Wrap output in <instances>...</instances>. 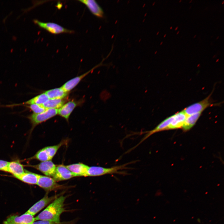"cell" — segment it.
Returning a JSON list of instances; mask_svg holds the SVG:
<instances>
[{
	"label": "cell",
	"mask_w": 224,
	"mask_h": 224,
	"mask_svg": "<svg viewBox=\"0 0 224 224\" xmlns=\"http://www.w3.org/2000/svg\"><path fill=\"white\" fill-rule=\"evenodd\" d=\"M39 175L28 171H25L20 175L15 178L25 183L31 184H37Z\"/></svg>",
	"instance_id": "obj_17"
},
{
	"label": "cell",
	"mask_w": 224,
	"mask_h": 224,
	"mask_svg": "<svg viewBox=\"0 0 224 224\" xmlns=\"http://www.w3.org/2000/svg\"><path fill=\"white\" fill-rule=\"evenodd\" d=\"M67 196L61 195L55 199L35 217V220H47L60 223V216L65 211L64 202Z\"/></svg>",
	"instance_id": "obj_1"
},
{
	"label": "cell",
	"mask_w": 224,
	"mask_h": 224,
	"mask_svg": "<svg viewBox=\"0 0 224 224\" xmlns=\"http://www.w3.org/2000/svg\"><path fill=\"white\" fill-rule=\"evenodd\" d=\"M76 175L70 171L66 166L63 165L56 166L55 173L52 177L56 182L66 180Z\"/></svg>",
	"instance_id": "obj_10"
},
{
	"label": "cell",
	"mask_w": 224,
	"mask_h": 224,
	"mask_svg": "<svg viewBox=\"0 0 224 224\" xmlns=\"http://www.w3.org/2000/svg\"><path fill=\"white\" fill-rule=\"evenodd\" d=\"M9 162L0 160V170L8 172Z\"/></svg>",
	"instance_id": "obj_26"
},
{
	"label": "cell",
	"mask_w": 224,
	"mask_h": 224,
	"mask_svg": "<svg viewBox=\"0 0 224 224\" xmlns=\"http://www.w3.org/2000/svg\"><path fill=\"white\" fill-rule=\"evenodd\" d=\"M49 98L45 93L39 95L25 103L27 104H37L42 105L48 100Z\"/></svg>",
	"instance_id": "obj_23"
},
{
	"label": "cell",
	"mask_w": 224,
	"mask_h": 224,
	"mask_svg": "<svg viewBox=\"0 0 224 224\" xmlns=\"http://www.w3.org/2000/svg\"><path fill=\"white\" fill-rule=\"evenodd\" d=\"M35 221L33 216L25 213L19 216H10L3 222V224H32Z\"/></svg>",
	"instance_id": "obj_9"
},
{
	"label": "cell",
	"mask_w": 224,
	"mask_h": 224,
	"mask_svg": "<svg viewBox=\"0 0 224 224\" xmlns=\"http://www.w3.org/2000/svg\"><path fill=\"white\" fill-rule=\"evenodd\" d=\"M66 167L76 177L87 176L88 166L82 163H79L66 166Z\"/></svg>",
	"instance_id": "obj_14"
},
{
	"label": "cell",
	"mask_w": 224,
	"mask_h": 224,
	"mask_svg": "<svg viewBox=\"0 0 224 224\" xmlns=\"http://www.w3.org/2000/svg\"><path fill=\"white\" fill-rule=\"evenodd\" d=\"M211 94H210L203 100L192 104L184 108L183 111L186 116L202 113L207 108L213 105L211 100Z\"/></svg>",
	"instance_id": "obj_4"
},
{
	"label": "cell",
	"mask_w": 224,
	"mask_h": 224,
	"mask_svg": "<svg viewBox=\"0 0 224 224\" xmlns=\"http://www.w3.org/2000/svg\"><path fill=\"white\" fill-rule=\"evenodd\" d=\"M31 167L39 170L46 176L53 177L56 168V165L51 161L41 162L39 164L31 165Z\"/></svg>",
	"instance_id": "obj_12"
},
{
	"label": "cell",
	"mask_w": 224,
	"mask_h": 224,
	"mask_svg": "<svg viewBox=\"0 0 224 224\" xmlns=\"http://www.w3.org/2000/svg\"><path fill=\"white\" fill-rule=\"evenodd\" d=\"M58 109H48L44 112L39 113H33L30 117L34 127L36 125L53 117L58 114Z\"/></svg>",
	"instance_id": "obj_6"
},
{
	"label": "cell",
	"mask_w": 224,
	"mask_h": 224,
	"mask_svg": "<svg viewBox=\"0 0 224 224\" xmlns=\"http://www.w3.org/2000/svg\"><path fill=\"white\" fill-rule=\"evenodd\" d=\"M32 224H63L62 222L57 223L54 222L47 220H37V221H35Z\"/></svg>",
	"instance_id": "obj_27"
},
{
	"label": "cell",
	"mask_w": 224,
	"mask_h": 224,
	"mask_svg": "<svg viewBox=\"0 0 224 224\" xmlns=\"http://www.w3.org/2000/svg\"><path fill=\"white\" fill-rule=\"evenodd\" d=\"M196 35H195L194 36V38H195L196 37Z\"/></svg>",
	"instance_id": "obj_32"
},
{
	"label": "cell",
	"mask_w": 224,
	"mask_h": 224,
	"mask_svg": "<svg viewBox=\"0 0 224 224\" xmlns=\"http://www.w3.org/2000/svg\"><path fill=\"white\" fill-rule=\"evenodd\" d=\"M173 120L169 126L168 130L182 128L186 117L183 110L174 114Z\"/></svg>",
	"instance_id": "obj_16"
},
{
	"label": "cell",
	"mask_w": 224,
	"mask_h": 224,
	"mask_svg": "<svg viewBox=\"0 0 224 224\" xmlns=\"http://www.w3.org/2000/svg\"><path fill=\"white\" fill-rule=\"evenodd\" d=\"M78 1L84 4L94 15L99 18H102L104 15L103 9L94 0H81Z\"/></svg>",
	"instance_id": "obj_13"
},
{
	"label": "cell",
	"mask_w": 224,
	"mask_h": 224,
	"mask_svg": "<svg viewBox=\"0 0 224 224\" xmlns=\"http://www.w3.org/2000/svg\"><path fill=\"white\" fill-rule=\"evenodd\" d=\"M105 59V58L103 59V60L100 63L86 72H85L81 75L73 78L68 81L61 87L66 92H69L73 89L85 77L92 72L96 68L102 65H103V62Z\"/></svg>",
	"instance_id": "obj_11"
},
{
	"label": "cell",
	"mask_w": 224,
	"mask_h": 224,
	"mask_svg": "<svg viewBox=\"0 0 224 224\" xmlns=\"http://www.w3.org/2000/svg\"><path fill=\"white\" fill-rule=\"evenodd\" d=\"M216 55H214L213 57V58H214L215 56Z\"/></svg>",
	"instance_id": "obj_40"
},
{
	"label": "cell",
	"mask_w": 224,
	"mask_h": 224,
	"mask_svg": "<svg viewBox=\"0 0 224 224\" xmlns=\"http://www.w3.org/2000/svg\"><path fill=\"white\" fill-rule=\"evenodd\" d=\"M31 159H36L41 162L51 161L44 147L38 151Z\"/></svg>",
	"instance_id": "obj_24"
},
{
	"label": "cell",
	"mask_w": 224,
	"mask_h": 224,
	"mask_svg": "<svg viewBox=\"0 0 224 224\" xmlns=\"http://www.w3.org/2000/svg\"><path fill=\"white\" fill-rule=\"evenodd\" d=\"M166 36V34H165V35H164V37H165Z\"/></svg>",
	"instance_id": "obj_34"
},
{
	"label": "cell",
	"mask_w": 224,
	"mask_h": 224,
	"mask_svg": "<svg viewBox=\"0 0 224 224\" xmlns=\"http://www.w3.org/2000/svg\"><path fill=\"white\" fill-rule=\"evenodd\" d=\"M29 107L35 114H39L43 113L47 109L42 105L35 104L30 105Z\"/></svg>",
	"instance_id": "obj_25"
},
{
	"label": "cell",
	"mask_w": 224,
	"mask_h": 224,
	"mask_svg": "<svg viewBox=\"0 0 224 224\" xmlns=\"http://www.w3.org/2000/svg\"><path fill=\"white\" fill-rule=\"evenodd\" d=\"M77 105V102L75 101H69L58 109V114L68 121L71 113Z\"/></svg>",
	"instance_id": "obj_15"
},
{
	"label": "cell",
	"mask_w": 224,
	"mask_h": 224,
	"mask_svg": "<svg viewBox=\"0 0 224 224\" xmlns=\"http://www.w3.org/2000/svg\"><path fill=\"white\" fill-rule=\"evenodd\" d=\"M178 26H177V27L175 28V30H176L178 29Z\"/></svg>",
	"instance_id": "obj_28"
},
{
	"label": "cell",
	"mask_w": 224,
	"mask_h": 224,
	"mask_svg": "<svg viewBox=\"0 0 224 224\" xmlns=\"http://www.w3.org/2000/svg\"><path fill=\"white\" fill-rule=\"evenodd\" d=\"M174 117L173 114L166 118L152 130L141 132V133H145V135L139 143L133 148H135L137 147L153 134L161 131L167 130L169 126L173 120Z\"/></svg>",
	"instance_id": "obj_8"
},
{
	"label": "cell",
	"mask_w": 224,
	"mask_h": 224,
	"mask_svg": "<svg viewBox=\"0 0 224 224\" xmlns=\"http://www.w3.org/2000/svg\"><path fill=\"white\" fill-rule=\"evenodd\" d=\"M60 195V194H58L49 197L47 193L44 197L33 205L26 213L34 216Z\"/></svg>",
	"instance_id": "obj_7"
},
{
	"label": "cell",
	"mask_w": 224,
	"mask_h": 224,
	"mask_svg": "<svg viewBox=\"0 0 224 224\" xmlns=\"http://www.w3.org/2000/svg\"><path fill=\"white\" fill-rule=\"evenodd\" d=\"M49 99H63L68 95L61 87L50 89L45 92Z\"/></svg>",
	"instance_id": "obj_19"
},
{
	"label": "cell",
	"mask_w": 224,
	"mask_h": 224,
	"mask_svg": "<svg viewBox=\"0 0 224 224\" xmlns=\"http://www.w3.org/2000/svg\"><path fill=\"white\" fill-rule=\"evenodd\" d=\"M192 1V0H190V1L189 2V3H190Z\"/></svg>",
	"instance_id": "obj_36"
},
{
	"label": "cell",
	"mask_w": 224,
	"mask_h": 224,
	"mask_svg": "<svg viewBox=\"0 0 224 224\" xmlns=\"http://www.w3.org/2000/svg\"><path fill=\"white\" fill-rule=\"evenodd\" d=\"M130 163L129 162L122 165L107 168L98 166H89L87 176H98L114 174L125 175V172L122 170L127 169V165Z\"/></svg>",
	"instance_id": "obj_2"
},
{
	"label": "cell",
	"mask_w": 224,
	"mask_h": 224,
	"mask_svg": "<svg viewBox=\"0 0 224 224\" xmlns=\"http://www.w3.org/2000/svg\"><path fill=\"white\" fill-rule=\"evenodd\" d=\"M181 1H182L181 0H180L179 1V2H180Z\"/></svg>",
	"instance_id": "obj_39"
},
{
	"label": "cell",
	"mask_w": 224,
	"mask_h": 224,
	"mask_svg": "<svg viewBox=\"0 0 224 224\" xmlns=\"http://www.w3.org/2000/svg\"><path fill=\"white\" fill-rule=\"evenodd\" d=\"M162 42H161V44L162 43Z\"/></svg>",
	"instance_id": "obj_41"
},
{
	"label": "cell",
	"mask_w": 224,
	"mask_h": 224,
	"mask_svg": "<svg viewBox=\"0 0 224 224\" xmlns=\"http://www.w3.org/2000/svg\"><path fill=\"white\" fill-rule=\"evenodd\" d=\"M202 113H198L186 116L182 127L183 130L187 131L190 129L195 125Z\"/></svg>",
	"instance_id": "obj_20"
},
{
	"label": "cell",
	"mask_w": 224,
	"mask_h": 224,
	"mask_svg": "<svg viewBox=\"0 0 224 224\" xmlns=\"http://www.w3.org/2000/svg\"><path fill=\"white\" fill-rule=\"evenodd\" d=\"M67 142V140L65 139L62 140L58 144L44 147L50 160H51L54 157L59 148L63 145L66 144Z\"/></svg>",
	"instance_id": "obj_22"
},
{
	"label": "cell",
	"mask_w": 224,
	"mask_h": 224,
	"mask_svg": "<svg viewBox=\"0 0 224 224\" xmlns=\"http://www.w3.org/2000/svg\"><path fill=\"white\" fill-rule=\"evenodd\" d=\"M34 22L39 27L53 34L62 33L72 34L74 31L64 28L59 25L52 22H43L37 19L33 20Z\"/></svg>",
	"instance_id": "obj_5"
},
{
	"label": "cell",
	"mask_w": 224,
	"mask_h": 224,
	"mask_svg": "<svg viewBox=\"0 0 224 224\" xmlns=\"http://www.w3.org/2000/svg\"><path fill=\"white\" fill-rule=\"evenodd\" d=\"M219 38V36H218L216 38V39H217Z\"/></svg>",
	"instance_id": "obj_33"
},
{
	"label": "cell",
	"mask_w": 224,
	"mask_h": 224,
	"mask_svg": "<svg viewBox=\"0 0 224 224\" xmlns=\"http://www.w3.org/2000/svg\"><path fill=\"white\" fill-rule=\"evenodd\" d=\"M37 184L43 189L47 193L52 191L65 189L67 186L58 184L51 177L39 175Z\"/></svg>",
	"instance_id": "obj_3"
},
{
	"label": "cell",
	"mask_w": 224,
	"mask_h": 224,
	"mask_svg": "<svg viewBox=\"0 0 224 224\" xmlns=\"http://www.w3.org/2000/svg\"><path fill=\"white\" fill-rule=\"evenodd\" d=\"M63 99H49L43 105L46 108L58 109L64 104Z\"/></svg>",
	"instance_id": "obj_21"
},
{
	"label": "cell",
	"mask_w": 224,
	"mask_h": 224,
	"mask_svg": "<svg viewBox=\"0 0 224 224\" xmlns=\"http://www.w3.org/2000/svg\"><path fill=\"white\" fill-rule=\"evenodd\" d=\"M172 26H171L170 27V29H172Z\"/></svg>",
	"instance_id": "obj_31"
},
{
	"label": "cell",
	"mask_w": 224,
	"mask_h": 224,
	"mask_svg": "<svg viewBox=\"0 0 224 224\" xmlns=\"http://www.w3.org/2000/svg\"><path fill=\"white\" fill-rule=\"evenodd\" d=\"M8 172L15 177L20 175L25 172L23 165L18 161L9 162Z\"/></svg>",
	"instance_id": "obj_18"
},
{
	"label": "cell",
	"mask_w": 224,
	"mask_h": 224,
	"mask_svg": "<svg viewBox=\"0 0 224 224\" xmlns=\"http://www.w3.org/2000/svg\"><path fill=\"white\" fill-rule=\"evenodd\" d=\"M191 7H192L191 6H190V7H189V9H190L191 8Z\"/></svg>",
	"instance_id": "obj_38"
},
{
	"label": "cell",
	"mask_w": 224,
	"mask_h": 224,
	"mask_svg": "<svg viewBox=\"0 0 224 224\" xmlns=\"http://www.w3.org/2000/svg\"><path fill=\"white\" fill-rule=\"evenodd\" d=\"M198 222H200V220L199 219H198Z\"/></svg>",
	"instance_id": "obj_29"
},
{
	"label": "cell",
	"mask_w": 224,
	"mask_h": 224,
	"mask_svg": "<svg viewBox=\"0 0 224 224\" xmlns=\"http://www.w3.org/2000/svg\"><path fill=\"white\" fill-rule=\"evenodd\" d=\"M179 32H180V31H178L177 32L176 34H177V35H178V34L179 33Z\"/></svg>",
	"instance_id": "obj_30"
},
{
	"label": "cell",
	"mask_w": 224,
	"mask_h": 224,
	"mask_svg": "<svg viewBox=\"0 0 224 224\" xmlns=\"http://www.w3.org/2000/svg\"><path fill=\"white\" fill-rule=\"evenodd\" d=\"M224 3V1H223L222 2V4H223Z\"/></svg>",
	"instance_id": "obj_35"
},
{
	"label": "cell",
	"mask_w": 224,
	"mask_h": 224,
	"mask_svg": "<svg viewBox=\"0 0 224 224\" xmlns=\"http://www.w3.org/2000/svg\"><path fill=\"white\" fill-rule=\"evenodd\" d=\"M219 60V59H217L216 60V62H217Z\"/></svg>",
	"instance_id": "obj_37"
}]
</instances>
